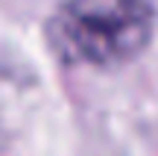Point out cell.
Here are the masks:
<instances>
[{
	"label": "cell",
	"mask_w": 158,
	"mask_h": 156,
	"mask_svg": "<svg viewBox=\"0 0 158 156\" xmlns=\"http://www.w3.org/2000/svg\"><path fill=\"white\" fill-rule=\"evenodd\" d=\"M155 33L149 0H68L50 24V38L70 62L114 68L135 59Z\"/></svg>",
	"instance_id": "6da1fadb"
}]
</instances>
